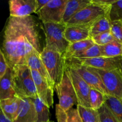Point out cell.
Returning a JSON list of instances; mask_svg holds the SVG:
<instances>
[{"instance_id":"6da1fadb","label":"cell","mask_w":122,"mask_h":122,"mask_svg":"<svg viewBox=\"0 0 122 122\" xmlns=\"http://www.w3.org/2000/svg\"><path fill=\"white\" fill-rule=\"evenodd\" d=\"M39 24L33 15L8 18L0 32V50L10 68L26 64V58L33 52L41 54L44 48Z\"/></svg>"},{"instance_id":"7a4b0ae2","label":"cell","mask_w":122,"mask_h":122,"mask_svg":"<svg viewBox=\"0 0 122 122\" xmlns=\"http://www.w3.org/2000/svg\"><path fill=\"white\" fill-rule=\"evenodd\" d=\"M11 70L13 86L17 96L20 98L38 97L29 67L26 64L17 65Z\"/></svg>"},{"instance_id":"3957f363","label":"cell","mask_w":122,"mask_h":122,"mask_svg":"<svg viewBox=\"0 0 122 122\" xmlns=\"http://www.w3.org/2000/svg\"><path fill=\"white\" fill-rule=\"evenodd\" d=\"M40 56L55 86L63 78L66 67V60L63 54L46 46Z\"/></svg>"},{"instance_id":"277c9868","label":"cell","mask_w":122,"mask_h":122,"mask_svg":"<svg viewBox=\"0 0 122 122\" xmlns=\"http://www.w3.org/2000/svg\"><path fill=\"white\" fill-rule=\"evenodd\" d=\"M42 24L45 35V46L64 54L70 44L64 36L66 24L64 23H45Z\"/></svg>"},{"instance_id":"5b68a950","label":"cell","mask_w":122,"mask_h":122,"mask_svg":"<svg viewBox=\"0 0 122 122\" xmlns=\"http://www.w3.org/2000/svg\"><path fill=\"white\" fill-rule=\"evenodd\" d=\"M109 7L101 5L91 0V3L73 17L66 26L79 25H92L97 20L108 14Z\"/></svg>"},{"instance_id":"8992f818","label":"cell","mask_w":122,"mask_h":122,"mask_svg":"<svg viewBox=\"0 0 122 122\" xmlns=\"http://www.w3.org/2000/svg\"><path fill=\"white\" fill-rule=\"evenodd\" d=\"M60 107L64 111L73 108L75 105L78 104L77 98L71 79L68 75L66 67L65 71L61 81L54 86Z\"/></svg>"},{"instance_id":"52a82bcc","label":"cell","mask_w":122,"mask_h":122,"mask_svg":"<svg viewBox=\"0 0 122 122\" xmlns=\"http://www.w3.org/2000/svg\"><path fill=\"white\" fill-rule=\"evenodd\" d=\"M66 66L75 70L91 88L97 89L104 95H107V90L101 77L93 68L84 66L69 60H66Z\"/></svg>"},{"instance_id":"ba28073f","label":"cell","mask_w":122,"mask_h":122,"mask_svg":"<svg viewBox=\"0 0 122 122\" xmlns=\"http://www.w3.org/2000/svg\"><path fill=\"white\" fill-rule=\"evenodd\" d=\"M94 69L101 77L107 90V95L122 100V76L119 70Z\"/></svg>"},{"instance_id":"9c48e42d","label":"cell","mask_w":122,"mask_h":122,"mask_svg":"<svg viewBox=\"0 0 122 122\" xmlns=\"http://www.w3.org/2000/svg\"><path fill=\"white\" fill-rule=\"evenodd\" d=\"M67 0H50L38 13L42 23H63L66 4Z\"/></svg>"},{"instance_id":"30bf717a","label":"cell","mask_w":122,"mask_h":122,"mask_svg":"<svg viewBox=\"0 0 122 122\" xmlns=\"http://www.w3.org/2000/svg\"><path fill=\"white\" fill-rule=\"evenodd\" d=\"M122 57L109 58L101 56L90 58H70L67 60L94 69L103 70H113L119 68Z\"/></svg>"},{"instance_id":"8fae6325","label":"cell","mask_w":122,"mask_h":122,"mask_svg":"<svg viewBox=\"0 0 122 122\" xmlns=\"http://www.w3.org/2000/svg\"><path fill=\"white\" fill-rule=\"evenodd\" d=\"M66 70L75 89L78 105L86 108H91L89 100L91 89L89 86L75 70L66 66Z\"/></svg>"},{"instance_id":"7c38bea8","label":"cell","mask_w":122,"mask_h":122,"mask_svg":"<svg viewBox=\"0 0 122 122\" xmlns=\"http://www.w3.org/2000/svg\"><path fill=\"white\" fill-rule=\"evenodd\" d=\"M31 71L38 98L49 108L52 107L54 88L38 71L33 70Z\"/></svg>"},{"instance_id":"4fadbf2b","label":"cell","mask_w":122,"mask_h":122,"mask_svg":"<svg viewBox=\"0 0 122 122\" xmlns=\"http://www.w3.org/2000/svg\"><path fill=\"white\" fill-rule=\"evenodd\" d=\"M8 4L11 17H24L35 13L36 0H10Z\"/></svg>"},{"instance_id":"5bb4252c","label":"cell","mask_w":122,"mask_h":122,"mask_svg":"<svg viewBox=\"0 0 122 122\" xmlns=\"http://www.w3.org/2000/svg\"><path fill=\"white\" fill-rule=\"evenodd\" d=\"M35 108L32 98H20L16 116L13 122H36Z\"/></svg>"},{"instance_id":"9a60e30c","label":"cell","mask_w":122,"mask_h":122,"mask_svg":"<svg viewBox=\"0 0 122 122\" xmlns=\"http://www.w3.org/2000/svg\"><path fill=\"white\" fill-rule=\"evenodd\" d=\"M89 25H79L67 26L64 36L70 44L81 41L91 38Z\"/></svg>"},{"instance_id":"2e32d148","label":"cell","mask_w":122,"mask_h":122,"mask_svg":"<svg viewBox=\"0 0 122 122\" xmlns=\"http://www.w3.org/2000/svg\"><path fill=\"white\" fill-rule=\"evenodd\" d=\"M26 64L28 66L31 70L36 71L44 77L48 82L54 88V85L45 68L42 60L41 58L40 54L37 51H35L29 55L26 60Z\"/></svg>"},{"instance_id":"e0dca14e","label":"cell","mask_w":122,"mask_h":122,"mask_svg":"<svg viewBox=\"0 0 122 122\" xmlns=\"http://www.w3.org/2000/svg\"><path fill=\"white\" fill-rule=\"evenodd\" d=\"M17 97L14 89L13 71L8 67L5 74L0 78V100Z\"/></svg>"},{"instance_id":"ac0fdd59","label":"cell","mask_w":122,"mask_h":122,"mask_svg":"<svg viewBox=\"0 0 122 122\" xmlns=\"http://www.w3.org/2000/svg\"><path fill=\"white\" fill-rule=\"evenodd\" d=\"M91 3V0H67L64 8L63 23L66 24L73 17Z\"/></svg>"},{"instance_id":"d6986e66","label":"cell","mask_w":122,"mask_h":122,"mask_svg":"<svg viewBox=\"0 0 122 122\" xmlns=\"http://www.w3.org/2000/svg\"><path fill=\"white\" fill-rule=\"evenodd\" d=\"M20 104V98L14 97L0 100V110L5 116L13 122L16 116Z\"/></svg>"},{"instance_id":"ffe728a7","label":"cell","mask_w":122,"mask_h":122,"mask_svg":"<svg viewBox=\"0 0 122 122\" xmlns=\"http://www.w3.org/2000/svg\"><path fill=\"white\" fill-rule=\"evenodd\" d=\"M94 44H95L93 42L91 38L86 39V40L70 44L68 46L64 54H63L64 58H66V60L70 59L74 56L89 48Z\"/></svg>"},{"instance_id":"44dd1931","label":"cell","mask_w":122,"mask_h":122,"mask_svg":"<svg viewBox=\"0 0 122 122\" xmlns=\"http://www.w3.org/2000/svg\"><path fill=\"white\" fill-rule=\"evenodd\" d=\"M112 21L108 17V15H104L99 18L91 26V38L100 33L110 32Z\"/></svg>"},{"instance_id":"7402d4cb","label":"cell","mask_w":122,"mask_h":122,"mask_svg":"<svg viewBox=\"0 0 122 122\" xmlns=\"http://www.w3.org/2000/svg\"><path fill=\"white\" fill-rule=\"evenodd\" d=\"M100 46L102 57L109 58L122 57V44L116 39Z\"/></svg>"},{"instance_id":"603a6c76","label":"cell","mask_w":122,"mask_h":122,"mask_svg":"<svg viewBox=\"0 0 122 122\" xmlns=\"http://www.w3.org/2000/svg\"><path fill=\"white\" fill-rule=\"evenodd\" d=\"M104 104L112 111L119 122H122V100L109 95H105Z\"/></svg>"},{"instance_id":"cb8c5ba5","label":"cell","mask_w":122,"mask_h":122,"mask_svg":"<svg viewBox=\"0 0 122 122\" xmlns=\"http://www.w3.org/2000/svg\"><path fill=\"white\" fill-rule=\"evenodd\" d=\"M34 104L36 114V122H49L50 120V110L49 107L45 104L38 97L32 98Z\"/></svg>"},{"instance_id":"d4e9b609","label":"cell","mask_w":122,"mask_h":122,"mask_svg":"<svg viewBox=\"0 0 122 122\" xmlns=\"http://www.w3.org/2000/svg\"><path fill=\"white\" fill-rule=\"evenodd\" d=\"M82 122H101L98 111L91 108H86L77 105Z\"/></svg>"},{"instance_id":"484cf974","label":"cell","mask_w":122,"mask_h":122,"mask_svg":"<svg viewBox=\"0 0 122 122\" xmlns=\"http://www.w3.org/2000/svg\"><path fill=\"white\" fill-rule=\"evenodd\" d=\"M105 95L95 89L91 88L89 91V100L91 108L98 110L104 104Z\"/></svg>"},{"instance_id":"4316f807","label":"cell","mask_w":122,"mask_h":122,"mask_svg":"<svg viewBox=\"0 0 122 122\" xmlns=\"http://www.w3.org/2000/svg\"><path fill=\"white\" fill-rule=\"evenodd\" d=\"M108 15L112 22L122 21V0H114L110 7Z\"/></svg>"},{"instance_id":"83f0119b","label":"cell","mask_w":122,"mask_h":122,"mask_svg":"<svg viewBox=\"0 0 122 122\" xmlns=\"http://www.w3.org/2000/svg\"><path fill=\"white\" fill-rule=\"evenodd\" d=\"M101 56H102V52H101V46L97 44H94L89 48L74 56L71 58H90L101 57Z\"/></svg>"},{"instance_id":"f1b7e54d","label":"cell","mask_w":122,"mask_h":122,"mask_svg":"<svg viewBox=\"0 0 122 122\" xmlns=\"http://www.w3.org/2000/svg\"><path fill=\"white\" fill-rule=\"evenodd\" d=\"M101 122H119L112 111L105 104L98 110Z\"/></svg>"},{"instance_id":"f546056e","label":"cell","mask_w":122,"mask_h":122,"mask_svg":"<svg viewBox=\"0 0 122 122\" xmlns=\"http://www.w3.org/2000/svg\"><path fill=\"white\" fill-rule=\"evenodd\" d=\"M91 38L94 44L99 46H103L114 40V37L113 36L110 32L100 33L92 37Z\"/></svg>"},{"instance_id":"4dcf8cb0","label":"cell","mask_w":122,"mask_h":122,"mask_svg":"<svg viewBox=\"0 0 122 122\" xmlns=\"http://www.w3.org/2000/svg\"><path fill=\"white\" fill-rule=\"evenodd\" d=\"M110 32L114 39L122 44V21L112 22Z\"/></svg>"},{"instance_id":"1f68e13d","label":"cell","mask_w":122,"mask_h":122,"mask_svg":"<svg viewBox=\"0 0 122 122\" xmlns=\"http://www.w3.org/2000/svg\"><path fill=\"white\" fill-rule=\"evenodd\" d=\"M67 122H82L77 108H71L66 112Z\"/></svg>"},{"instance_id":"d6a6232c","label":"cell","mask_w":122,"mask_h":122,"mask_svg":"<svg viewBox=\"0 0 122 122\" xmlns=\"http://www.w3.org/2000/svg\"><path fill=\"white\" fill-rule=\"evenodd\" d=\"M8 67L9 66H8L7 60L1 50H0V78L5 74Z\"/></svg>"},{"instance_id":"836d02e7","label":"cell","mask_w":122,"mask_h":122,"mask_svg":"<svg viewBox=\"0 0 122 122\" xmlns=\"http://www.w3.org/2000/svg\"><path fill=\"white\" fill-rule=\"evenodd\" d=\"M56 116L57 122H67V116L66 112L63 110L58 104L56 105Z\"/></svg>"},{"instance_id":"e575fe53","label":"cell","mask_w":122,"mask_h":122,"mask_svg":"<svg viewBox=\"0 0 122 122\" xmlns=\"http://www.w3.org/2000/svg\"><path fill=\"white\" fill-rule=\"evenodd\" d=\"M50 0H36L35 13H38L42 8H44Z\"/></svg>"},{"instance_id":"d590c367","label":"cell","mask_w":122,"mask_h":122,"mask_svg":"<svg viewBox=\"0 0 122 122\" xmlns=\"http://www.w3.org/2000/svg\"><path fill=\"white\" fill-rule=\"evenodd\" d=\"M0 122H12L5 116L1 110H0Z\"/></svg>"},{"instance_id":"8d00e7d4","label":"cell","mask_w":122,"mask_h":122,"mask_svg":"<svg viewBox=\"0 0 122 122\" xmlns=\"http://www.w3.org/2000/svg\"><path fill=\"white\" fill-rule=\"evenodd\" d=\"M117 70H119V73H120V75H121L122 76V57L121 58V59H120V63H119V68L117 69Z\"/></svg>"},{"instance_id":"74e56055","label":"cell","mask_w":122,"mask_h":122,"mask_svg":"<svg viewBox=\"0 0 122 122\" xmlns=\"http://www.w3.org/2000/svg\"><path fill=\"white\" fill-rule=\"evenodd\" d=\"M49 122H52V121H50Z\"/></svg>"}]
</instances>
